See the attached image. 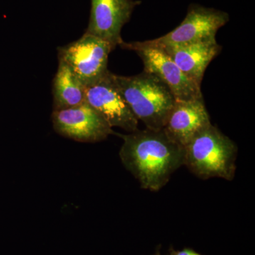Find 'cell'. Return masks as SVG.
<instances>
[{"label": "cell", "instance_id": "obj_2", "mask_svg": "<svg viewBox=\"0 0 255 255\" xmlns=\"http://www.w3.org/2000/svg\"><path fill=\"white\" fill-rule=\"evenodd\" d=\"M114 83L132 113L146 128L163 129L176 100L168 87L152 74L112 75Z\"/></svg>", "mask_w": 255, "mask_h": 255}, {"label": "cell", "instance_id": "obj_1", "mask_svg": "<svg viewBox=\"0 0 255 255\" xmlns=\"http://www.w3.org/2000/svg\"><path fill=\"white\" fill-rule=\"evenodd\" d=\"M119 135L124 140L121 160L143 189L160 190L184 165V147L171 140L163 129H137Z\"/></svg>", "mask_w": 255, "mask_h": 255}, {"label": "cell", "instance_id": "obj_13", "mask_svg": "<svg viewBox=\"0 0 255 255\" xmlns=\"http://www.w3.org/2000/svg\"><path fill=\"white\" fill-rule=\"evenodd\" d=\"M168 255H203L200 253H197L191 248H184L181 251H175L173 248L169 249Z\"/></svg>", "mask_w": 255, "mask_h": 255}, {"label": "cell", "instance_id": "obj_14", "mask_svg": "<svg viewBox=\"0 0 255 255\" xmlns=\"http://www.w3.org/2000/svg\"><path fill=\"white\" fill-rule=\"evenodd\" d=\"M153 255H161L160 251H159V247L157 250H156L155 253H154Z\"/></svg>", "mask_w": 255, "mask_h": 255}, {"label": "cell", "instance_id": "obj_5", "mask_svg": "<svg viewBox=\"0 0 255 255\" xmlns=\"http://www.w3.org/2000/svg\"><path fill=\"white\" fill-rule=\"evenodd\" d=\"M124 49L133 50L142 60L144 71L152 74L163 82L176 101L203 98L201 87L188 78L166 52L155 47L145 46L141 41L120 45Z\"/></svg>", "mask_w": 255, "mask_h": 255}, {"label": "cell", "instance_id": "obj_3", "mask_svg": "<svg viewBox=\"0 0 255 255\" xmlns=\"http://www.w3.org/2000/svg\"><path fill=\"white\" fill-rule=\"evenodd\" d=\"M184 165L201 179L236 176L237 145L212 124L184 146Z\"/></svg>", "mask_w": 255, "mask_h": 255}, {"label": "cell", "instance_id": "obj_6", "mask_svg": "<svg viewBox=\"0 0 255 255\" xmlns=\"http://www.w3.org/2000/svg\"><path fill=\"white\" fill-rule=\"evenodd\" d=\"M112 44L85 33L81 38L58 48V60L68 64L85 86L102 78L109 71V55Z\"/></svg>", "mask_w": 255, "mask_h": 255}, {"label": "cell", "instance_id": "obj_12", "mask_svg": "<svg viewBox=\"0 0 255 255\" xmlns=\"http://www.w3.org/2000/svg\"><path fill=\"white\" fill-rule=\"evenodd\" d=\"M53 110L71 108L85 102V86L68 64L58 60L53 81Z\"/></svg>", "mask_w": 255, "mask_h": 255}, {"label": "cell", "instance_id": "obj_11", "mask_svg": "<svg viewBox=\"0 0 255 255\" xmlns=\"http://www.w3.org/2000/svg\"><path fill=\"white\" fill-rule=\"evenodd\" d=\"M158 48L166 52L188 78L201 87L206 68L221 53L222 48L216 38H212L182 46Z\"/></svg>", "mask_w": 255, "mask_h": 255}, {"label": "cell", "instance_id": "obj_4", "mask_svg": "<svg viewBox=\"0 0 255 255\" xmlns=\"http://www.w3.org/2000/svg\"><path fill=\"white\" fill-rule=\"evenodd\" d=\"M229 20L228 13L222 10L191 4L185 18L174 30L159 38L141 43L145 46L164 48L212 39Z\"/></svg>", "mask_w": 255, "mask_h": 255}, {"label": "cell", "instance_id": "obj_8", "mask_svg": "<svg viewBox=\"0 0 255 255\" xmlns=\"http://www.w3.org/2000/svg\"><path fill=\"white\" fill-rule=\"evenodd\" d=\"M110 70L102 78L85 86V102L105 119L111 127L128 132L137 130L135 118L114 83Z\"/></svg>", "mask_w": 255, "mask_h": 255}, {"label": "cell", "instance_id": "obj_7", "mask_svg": "<svg viewBox=\"0 0 255 255\" xmlns=\"http://www.w3.org/2000/svg\"><path fill=\"white\" fill-rule=\"evenodd\" d=\"M52 122L58 133L79 142H100L116 134L105 119L86 102L53 110Z\"/></svg>", "mask_w": 255, "mask_h": 255}, {"label": "cell", "instance_id": "obj_9", "mask_svg": "<svg viewBox=\"0 0 255 255\" xmlns=\"http://www.w3.org/2000/svg\"><path fill=\"white\" fill-rule=\"evenodd\" d=\"M140 0H91L90 19L85 33L109 42L114 48L124 41L122 31Z\"/></svg>", "mask_w": 255, "mask_h": 255}, {"label": "cell", "instance_id": "obj_10", "mask_svg": "<svg viewBox=\"0 0 255 255\" xmlns=\"http://www.w3.org/2000/svg\"><path fill=\"white\" fill-rule=\"evenodd\" d=\"M211 124L204 98L176 101L163 130L171 140L184 147Z\"/></svg>", "mask_w": 255, "mask_h": 255}]
</instances>
